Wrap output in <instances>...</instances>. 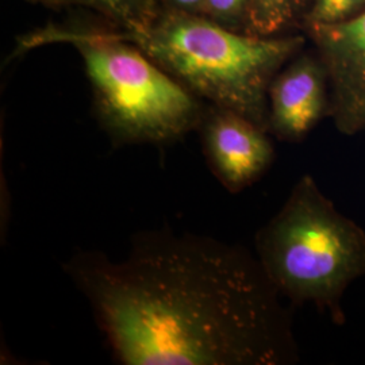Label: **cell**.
<instances>
[{"label":"cell","instance_id":"6da1fadb","mask_svg":"<svg viewBox=\"0 0 365 365\" xmlns=\"http://www.w3.org/2000/svg\"><path fill=\"white\" fill-rule=\"evenodd\" d=\"M123 365H289L291 312L256 255L172 229L133 237L123 259L78 252L64 265Z\"/></svg>","mask_w":365,"mask_h":365},{"label":"cell","instance_id":"7a4b0ae2","mask_svg":"<svg viewBox=\"0 0 365 365\" xmlns=\"http://www.w3.org/2000/svg\"><path fill=\"white\" fill-rule=\"evenodd\" d=\"M117 36L197 98L248 118L267 131L269 87L304 43L297 36L237 34L187 11L150 16Z\"/></svg>","mask_w":365,"mask_h":365},{"label":"cell","instance_id":"3957f363","mask_svg":"<svg viewBox=\"0 0 365 365\" xmlns=\"http://www.w3.org/2000/svg\"><path fill=\"white\" fill-rule=\"evenodd\" d=\"M255 255L277 292L295 306L312 304L344 325L342 299L365 274V230L344 215L312 175L255 237Z\"/></svg>","mask_w":365,"mask_h":365},{"label":"cell","instance_id":"277c9868","mask_svg":"<svg viewBox=\"0 0 365 365\" xmlns=\"http://www.w3.org/2000/svg\"><path fill=\"white\" fill-rule=\"evenodd\" d=\"M48 42L78 49L96 114L115 146L172 144L199 129L206 113L200 98L117 34L48 30L25 46Z\"/></svg>","mask_w":365,"mask_h":365},{"label":"cell","instance_id":"5b68a950","mask_svg":"<svg viewBox=\"0 0 365 365\" xmlns=\"http://www.w3.org/2000/svg\"><path fill=\"white\" fill-rule=\"evenodd\" d=\"M307 30L327 72L329 117L344 135L365 134V11Z\"/></svg>","mask_w":365,"mask_h":365},{"label":"cell","instance_id":"8992f818","mask_svg":"<svg viewBox=\"0 0 365 365\" xmlns=\"http://www.w3.org/2000/svg\"><path fill=\"white\" fill-rule=\"evenodd\" d=\"M197 130L210 170L232 194L259 182L274 164L269 133L235 111L211 105Z\"/></svg>","mask_w":365,"mask_h":365},{"label":"cell","instance_id":"52a82bcc","mask_svg":"<svg viewBox=\"0 0 365 365\" xmlns=\"http://www.w3.org/2000/svg\"><path fill=\"white\" fill-rule=\"evenodd\" d=\"M329 78L318 56H297L274 78L268 93V133L283 143H302L329 117Z\"/></svg>","mask_w":365,"mask_h":365},{"label":"cell","instance_id":"ba28073f","mask_svg":"<svg viewBox=\"0 0 365 365\" xmlns=\"http://www.w3.org/2000/svg\"><path fill=\"white\" fill-rule=\"evenodd\" d=\"M312 0H252L249 27L255 34L272 36L289 26L310 7Z\"/></svg>","mask_w":365,"mask_h":365},{"label":"cell","instance_id":"9c48e42d","mask_svg":"<svg viewBox=\"0 0 365 365\" xmlns=\"http://www.w3.org/2000/svg\"><path fill=\"white\" fill-rule=\"evenodd\" d=\"M57 3L90 7L117 19L126 27L143 24L152 16L153 0H53Z\"/></svg>","mask_w":365,"mask_h":365},{"label":"cell","instance_id":"30bf717a","mask_svg":"<svg viewBox=\"0 0 365 365\" xmlns=\"http://www.w3.org/2000/svg\"><path fill=\"white\" fill-rule=\"evenodd\" d=\"M365 11V0H312L306 14L307 26L334 25Z\"/></svg>","mask_w":365,"mask_h":365},{"label":"cell","instance_id":"8fae6325","mask_svg":"<svg viewBox=\"0 0 365 365\" xmlns=\"http://www.w3.org/2000/svg\"><path fill=\"white\" fill-rule=\"evenodd\" d=\"M252 0H205L203 10L221 21H233L242 13H249Z\"/></svg>","mask_w":365,"mask_h":365},{"label":"cell","instance_id":"7c38bea8","mask_svg":"<svg viewBox=\"0 0 365 365\" xmlns=\"http://www.w3.org/2000/svg\"><path fill=\"white\" fill-rule=\"evenodd\" d=\"M175 6H178L182 11L192 13L197 9H203L205 0H170Z\"/></svg>","mask_w":365,"mask_h":365}]
</instances>
